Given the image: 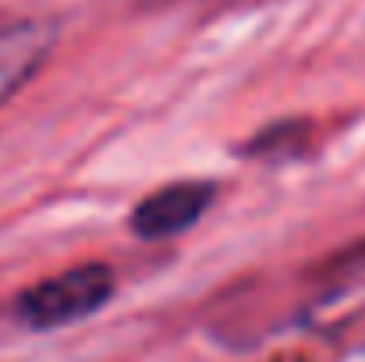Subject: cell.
<instances>
[{
	"mask_svg": "<svg viewBox=\"0 0 365 362\" xmlns=\"http://www.w3.org/2000/svg\"><path fill=\"white\" fill-rule=\"evenodd\" d=\"M57 25L43 18H21L0 25V104H7L50 57Z\"/></svg>",
	"mask_w": 365,
	"mask_h": 362,
	"instance_id": "obj_3",
	"label": "cell"
},
{
	"mask_svg": "<svg viewBox=\"0 0 365 362\" xmlns=\"http://www.w3.org/2000/svg\"><path fill=\"white\" fill-rule=\"evenodd\" d=\"M213 203V185L210 181H174L163 185L160 192L145 196L135 213H131V231L138 238H174L181 231H188L206 206Z\"/></svg>",
	"mask_w": 365,
	"mask_h": 362,
	"instance_id": "obj_2",
	"label": "cell"
},
{
	"mask_svg": "<svg viewBox=\"0 0 365 362\" xmlns=\"http://www.w3.org/2000/svg\"><path fill=\"white\" fill-rule=\"evenodd\" d=\"M110 295H114V270L107 263H82L25 288L14 302V313L32 331H53L100 313L110 302Z\"/></svg>",
	"mask_w": 365,
	"mask_h": 362,
	"instance_id": "obj_1",
	"label": "cell"
},
{
	"mask_svg": "<svg viewBox=\"0 0 365 362\" xmlns=\"http://www.w3.org/2000/svg\"><path fill=\"white\" fill-rule=\"evenodd\" d=\"M305 139H309L305 121H280V124H269L259 135H252V142L242 153L255 156V160H287V156H298L305 149Z\"/></svg>",
	"mask_w": 365,
	"mask_h": 362,
	"instance_id": "obj_4",
	"label": "cell"
},
{
	"mask_svg": "<svg viewBox=\"0 0 365 362\" xmlns=\"http://www.w3.org/2000/svg\"><path fill=\"white\" fill-rule=\"evenodd\" d=\"M156 4H163V0H156Z\"/></svg>",
	"mask_w": 365,
	"mask_h": 362,
	"instance_id": "obj_5",
	"label": "cell"
}]
</instances>
